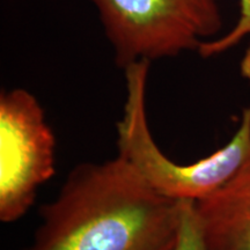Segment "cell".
<instances>
[{
    "label": "cell",
    "instance_id": "obj_1",
    "mask_svg": "<svg viewBox=\"0 0 250 250\" xmlns=\"http://www.w3.org/2000/svg\"><path fill=\"white\" fill-rule=\"evenodd\" d=\"M21 250H173L180 202L156 192L123 159L76 166Z\"/></svg>",
    "mask_w": 250,
    "mask_h": 250
},
{
    "label": "cell",
    "instance_id": "obj_2",
    "mask_svg": "<svg viewBox=\"0 0 250 250\" xmlns=\"http://www.w3.org/2000/svg\"><path fill=\"white\" fill-rule=\"evenodd\" d=\"M149 66V62L139 61L123 70L125 100L116 123L117 155L160 195L176 202H198L226 182L249 154L250 101L232 138L223 147L181 165L159 148L149 129L146 104Z\"/></svg>",
    "mask_w": 250,
    "mask_h": 250
},
{
    "label": "cell",
    "instance_id": "obj_3",
    "mask_svg": "<svg viewBox=\"0 0 250 250\" xmlns=\"http://www.w3.org/2000/svg\"><path fill=\"white\" fill-rule=\"evenodd\" d=\"M117 66L197 51L223 28L217 0H90Z\"/></svg>",
    "mask_w": 250,
    "mask_h": 250
},
{
    "label": "cell",
    "instance_id": "obj_4",
    "mask_svg": "<svg viewBox=\"0 0 250 250\" xmlns=\"http://www.w3.org/2000/svg\"><path fill=\"white\" fill-rule=\"evenodd\" d=\"M56 173V137L39 100L26 88L0 94V220H20Z\"/></svg>",
    "mask_w": 250,
    "mask_h": 250
},
{
    "label": "cell",
    "instance_id": "obj_5",
    "mask_svg": "<svg viewBox=\"0 0 250 250\" xmlns=\"http://www.w3.org/2000/svg\"><path fill=\"white\" fill-rule=\"evenodd\" d=\"M208 250H250V152L217 190L196 202Z\"/></svg>",
    "mask_w": 250,
    "mask_h": 250
},
{
    "label": "cell",
    "instance_id": "obj_6",
    "mask_svg": "<svg viewBox=\"0 0 250 250\" xmlns=\"http://www.w3.org/2000/svg\"><path fill=\"white\" fill-rule=\"evenodd\" d=\"M239 19L232 29L225 35L204 41L197 52L203 58L214 57L225 54L248 37L249 45L242 57L240 71L245 79L250 80V0H239Z\"/></svg>",
    "mask_w": 250,
    "mask_h": 250
},
{
    "label": "cell",
    "instance_id": "obj_7",
    "mask_svg": "<svg viewBox=\"0 0 250 250\" xmlns=\"http://www.w3.org/2000/svg\"><path fill=\"white\" fill-rule=\"evenodd\" d=\"M173 250H208L196 211V202L180 201V221Z\"/></svg>",
    "mask_w": 250,
    "mask_h": 250
}]
</instances>
